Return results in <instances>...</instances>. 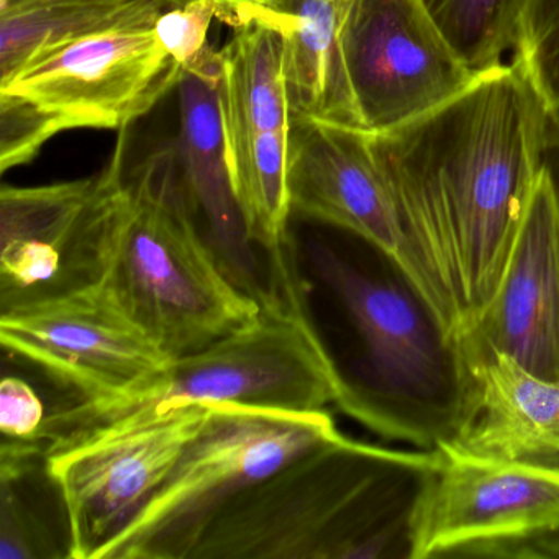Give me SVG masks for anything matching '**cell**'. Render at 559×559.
Masks as SVG:
<instances>
[{"label": "cell", "instance_id": "cell-1", "mask_svg": "<svg viewBox=\"0 0 559 559\" xmlns=\"http://www.w3.org/2000/svg\"><path fill=\"white\" fill-rule=\"evenodd\" d=\"M548 117L512 60L479 71L435 109L371 132L408 274L456 336L502 280L542 171Z\"/></svg>", "mask_w": 559, "mask_h": 559}, {"label": "cell", "instance_id": "cell-2", "mask_svg": "<svg viewBox=\"0 0 559 559\" xmlns=\"http://www.w3.org/2000/svg\"><path fill=\"white\" fill-rule=\"evenodd\" d=\"M440 463L338 435L231 500L192 559H414Z\"/></svg>", "mask_w": 559, "mask_h": 559}, {"label": "cell", "instance_id": "cell-3", "mask_svg": "<svg viewBox=\"0 0 559 559\" xmlns=\"http://www.w3.org/2000/svg\"><path fill=\"white\" fill-rule=\"evenodd\" d=\"M126 129L114 163V238L103 287L169 356L189 355L260 316L263 300L241 289L199 228L178 146L123 168Z\"/></svg>", "mask_w": 559, "mask_h": 559}, {"label": "cell", "instance_id": "cell-4", "mask_svg": "<svg viewBox=\"0 0 559 559\" xmlns=\"http://www.w3.org/2000/svg\"><path fill=\"white\" fill-rule=\"evenodd\" d=\"M316 263L361 340L336 405L369 430L420 450L453 441L473 397L460 338L395 261L372 273L322 250Z\"/></svg>", "mask_w": 559, "mask_h": 559}, {"label": "cell", "instance_id": "cell-5", "mask_svg": "<svg viewBox=\"0 0 559 559\" xmlns=\"http://www.w3.org/2000/svg\"><path fill=\"white\" fill-rule=\"evenodd\" d=\"M293 261L271 258V289L260 316L199 352L173 358L150 381L112 399H74L51 411L48 451L126 418L189 404H238L316 412L338 401L343 372L307 317Z\"/></svg>", "mask_w": 559, "mask_h": 559}, {"label": "cell", "instance_id": "cell-6", "mask_svg": "<svg viewBox=\"0 0 559 559\" xmlns=\"http://www.w3.org/2000/svg\"><path fill=\"white\" fill-rule=\"evenodd\" d=\"M207 407L168 479L97 559H192L199 539L231 500L342 435L325 408Z\"/></svg>", "mask_w": 559, "mask_h": 559}, {"label": "cell", "instance_id": "cell-7", "mask_svg": "<svg viewBox=\"0 0 559 559\" xmlns=\"http://www.w3.org/2000/svg\"><path fill=\"white\" fill-rule=\"evenodd\" d=\"M114 238V163L93 178L0 189V313L97 289Z\"/></svg>", "mask_w": 559, "mask_h": 559}, {"label": "cell", "instance_id": "cell-8", "mask_svg": "<svg viewBox=\"0 0 559 559\" xmlns=\"http://www.w3.org/2000/svg\"><path fill=\"white\" fill-rule=\"evenodd\" d=\"M207 412V404L152 411L48 451V476L67 513L70 559L99 558L168 479Z\"/></svg>", "mask_w": 559, "mask_h": 559}, {"label": "cell", "instance_id": "cell-9", "mask_svg": "<svg viewBox=\"0 0 559 559\" xmlns=\"http://www.w3.org/2000/svg\"><path fill=\"white\" fill-rule=\"evenodd\" d=\"M342 53L359 117L369 132L401 126L435 109L476 76L420 0H348Z\"/></svg>", "mask_w": 559, "mask_h": 559}, {"label": "cell", "instance_id": "cell-10", "mask_svg": "<svg viewBox=\"0 0 559 559\" xmlns=\"http://www.w3.org/2000/svg\"><path fill=\"white\" fill-rule=\"evenodd\" d=\"M421 503L414 559L499 558L559 525V469L471 456L443 444Z\"/></svg>", "mask_w": 559, "mask_h": 559}, {"label": "cell", "instance_id": "cell-11", "mask_svg": "<svg viewBox=\"0 0 559 559\" xmlns=\"http://www.w3.org/2000/svg\"><path fill=\"white\" fill-rule=\"evenodd\" d=\"M181 71L153 28H127L51 48L0 91L37 104L64 130H122L178 86Z\"/></svg>", "mask_w": 559, "mask_h": 559}, {"label": "cell", "instance_id": "cell-12", "mask_svg": "<svg viewBox=\"0 0 559 559\" xmlns=\"http://www.w3.org/2000/svg\"><path fill=\"white\" fill-rule=\"evenodd\" d=\"M0 342L86 401L129 394L173 359L103 286L0 313Z\"/></svg>", "mask_w": 559, "mask_h": 559}, {"label": "cell", "instance_id": "cell-13", "mask_svg": "<svg viewBox=\"0 0 559 559\" xmlns=\"http://www.w3.org/2000/svg\"><path fill=\"white\" fill-rule=\"evenodd\" d=\"M287 186L293 214L356 235L408 274L407 245L369 130L293 117Z\"/></svg>", "mask_w": 559, "mask_h": 559}, {"label": "cell", "instance_id": "cell-14", "mask_svg": "<svg viewBox=\"0 0 559 559\" xmlns=\"http://www.w3.org/2000/svg\"><path fill=\"white\" fill-rule=\"evenodd\" d=\"M457 338L559 379V209L543 166L499 287Z\"/></svg>", "mask_w": 559, "mask_h": 559}, {"label": "cell", "instance_id": "cell-15", "mask_svg": "<svg viewBox=\"0 0 559 559\" xmlns=\"http://www.w3.org/2000/svg\"><path fill=\"white\" fill-rule=\"evenodd\" d=\"M178 153L182 181L199 228L235 283L266 299L271 280L260 264L235 199L221 103V55L212 47L182 68L178 86Z\"/></svg>", "mask_w": 559, "mask_h": 559}, {"label": "cell", "instance_id": "cell-16", "mask_svg": "<svg viewBox=\"0 0 559 559\" xmlns=\"http://www.w3.org/2000/svg\"><path fill=\"white\" fill-rule=\"evenodd\" d=\"M463 352L473 397L463 428L448 447L559 469V379L542 378L496 349L463 346Z\"/></svg>", "mask_w": 559, "mask_h": 559}, {"label": "cell", "instance_id": "cell-17", "mask_svg": "<svg viewBox=\"0 0 559 559\" xmlns=\"http://www.w3.org/2000/svg\"><path fill=\"white\" fill-rule=\"evenodd\" d=\"M346 4L348 0H271L250 22H266L283 37L293 117L365 129L342 53Z\"/></svg>", "mask_w": 559, "mask_h": 559}, {"label": "cell", "instance_id": "cell-18", "mask_svg": "<svg viewBox=\"0 0 559 559\" xmlns=\"http://www.w3.org/2000/svg\"><path fill=\"white\" fill-rule=\"evenodd\" d=\"M166 0H0V86L38 55L90 35L153 28Z\"/></svg>", "mask_w": 559, "mask_h": 559}, {"label": "cell", "instance_id": "cell-19", "mask_svg": "<svg viewBox=\"0 0 559 559\" xmlns=\"http://www.w3.org/2000/svg\"><path fill=\"white\" fill-rule=\"evenodd\" d=\"M448 44L473 73L513 50L528 0H420Z\"/></svg>", "mask_w": 559, "mask_h": 559}, {"label": "cell", "instance_id": "cell-20", "mask_svg": "<svg viewBox=\"0 0 559 559\" xmlns=\"http://www.w3.org/2000/svg\"><path fill=\"white\" fill-rule=\"evenodd\" d=\"M35 444L0 447V559H70V542L51 532L25 492V469L44 460Z\"/></svg>", "mask_w": 559, "mask_h": 559}, {"label": "cell", "instance_id": "cell-21", "mask_svg": "<svg viewBox=\"0 0 559 559\" xmlns=\"http://www.w3.org/2000/svg\"><path fill=\"white\" fill-rule=\"evenodd\" d=\"M512 55L548 110H559V0L526 2Z\"/></svg>", "mask_w": 559, "mask_h": 559}, {"label": "cell", "instance_id": "cell-22", "mask_svg": "<svg viewBox=\"0 0 559 559\" xmlns=\"http://www.w3.org/2000/svg\"><path fill=\"white\" fill-rule=\"evenodd\" d=\"M61 132L57 117L25 97L0 91V171L31 163Z\"/></svg>", "mask_w": 559, "mask_h": 559}, {"label": "cell", "instance_id": "cell-23", "mask_svg": "<svg viewBox=\"0 0 559 559\" xmlns=\"http://www.w3.org/2000/svg\"><path fill=\"white\" fill-rule=\"evenodd\" d=\"M215 19L218 21V11L212 2L189 0L166 9L153 31L173 60L186 68L207 47L209 31Z\"/></svg>", "mask_w": 559, "mask_h": 559}, {"label": "cell", "instance_id": "cell-24", "mask_svg": "<svg viewBox=\"0 0 559 559\" xmlns=\"http://www.w3.org/2000/svg\"><path fill=\"white\" fill-rule=\"evenodd\" d=\"M50 414L37 389L17 376H4L0 384L2 441L44 448V433Z\"/></svg>", "mask_w": 559, "mask_h": 559}, {"label": "cell", "instance_id": "cell-25", "mask_svg": "<svg viewBox=\"0 0 559 559\" xmlns=\"http://www.w3.org/2000/svg\"><path fill=\"white\" fill-rule=\"evenodd\" d=\"M499 558L559 559V525L506 546Z\"/></svg>", "mask_w": 559, "mask_h": 559}, {"label": "cell", "instance_id": "cell-26", "mask_svg": "<svg viewBox=\"0 0 559 559\" xmlns=\"http://www.w3.org/2000/svg\"><path fill=\"white\" fill-rule=\"evenodd\" d=\"M169 8L186 4L189 0H166ZM217 8L218 21L228 27L238 28L248 24L258 11L270 4L271 0H209Z\"/></svg>", "mask_w": 559, "mask_h": 559}, {"label": "cell", "instance_id": "cell-27", "mask_svg": "<svg viewBox=\"0 0 559 559\" xmlns=\"http://www.w3.org/2000/svg\"><path fill=\"white\" fill-rule=\"evenodd\" d=\"M543 169L548 175L549 185L555 192L559 209V110H549L548 130H546Z\"/></svg>", "mask_w": 559, "mask_h": 559}]
</instances>
